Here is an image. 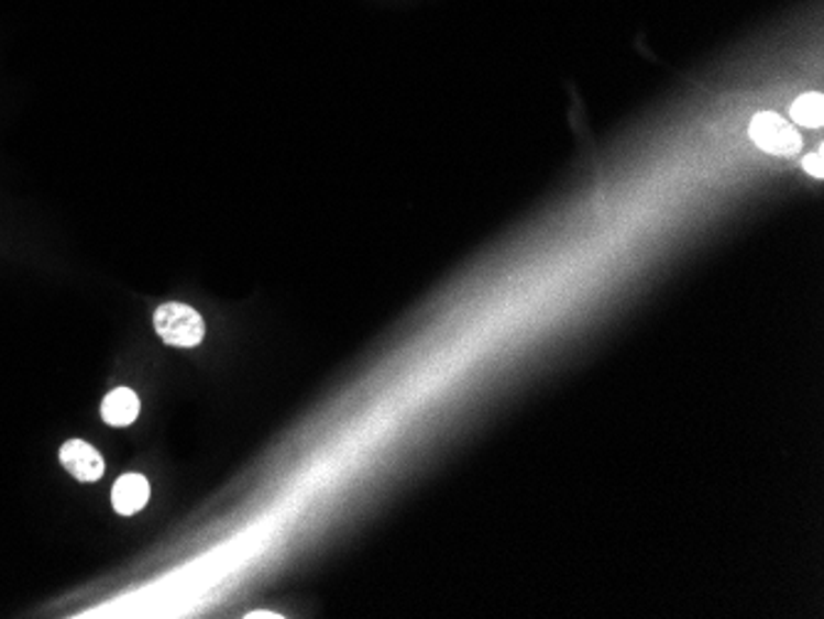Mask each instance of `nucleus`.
Returning a JSON list of instances; mask_svg holds the SVG:
<instances>
[{
  "instance_id": "nucleus-8",
  "label": "nucleus",
  "mask_w": 824,
  "mask_h": 619,
  "mask_svg": "<svg viewBox=\"0 0 824 619\" xmlns=\"http://www.w3.org/2000/svg\"><path fill=\"white\" fill-rule=\"evenodd\" d=\"M250 617H277V615H270V612H252Z\"/></svg>"
},
{
  "instance_id": "nucleus-1",
  "label": "nucleus",
  "mask_w": 824,
  "mask_h": 619,
  "mask_svg": "<svg viewBox=\"0 0 824 619\" xmlns=\"http://www.w3.org/2000/svg\"><path fill=\"white\" fill-rule=\"evenodd\" d=\"M154 327L158 336L164 339L168 346L178 349H196L198 343L206 339V321H202L196 309H190L188 303L171 301L158 307L154 313Z\"/></svg>"
},
{
  "instance_id": "nucleus-7",
  "label": "nucleus",
  "mask_w": 824,
  "mask_h": 619,
  "mask_svg": "<svg viewBox=\"0 0 824 619\" xmlns=\"http://www.w3.org/2000/svg\"><path fill=\"white\" fill-rule=\"evenodd\" d=\"M802 168H805L810 176L822 178V176H824V158H822V151H817V154H812V156H807L805 161H802Z\"/></svg>"
},
{
  "instance_id": "nucleus-3",
  "label": "nucleus",
  "mask_w": 824,
  "mask_h": 619,
  "mask_svg": "<svg viewBox=\"0 0 824 619\" xmlns=\"http://www.w3.org/2000/svg\"><path fill=\"white\" fill-rule=\"evenodd\" d=\"M59 462L79 482H99L105 476V460L95 446L83 440H69L59 450Z\"/></svg>"
},
{
  "instance_id": "nucleus-5",
  "label": "nucleus",
  "mask_w": 824,
  "mask_h": 619,
  "mask_svg": "<svg viewBox=\"0 0 824 619\" xmlns=\"http://www.w3.org/2000/svg\"><path fill=\"white\" fill-rule=\"evenodd\" d=\"M139 395L131 388L111 390L105 402H101V418H105V422L111 424V428H127V424L139 418Z\"/></svg>"
},
{
  "instance_id": "nucleus-6",
  "label": "nucleus",
  "mask_w": 824,
  "mask_h": 619,
  "mask_svg": "<svg viewBox=\"0 0 824 619\" xmlns=\"http://www.w3.org/2000/svg\"><path fill=\"white\" fill-rule=\"evenodd\" d=\"M790 117L795 124L820 129L824 119V99L820 91H807V95L798 97V101L790 109Z\"/></svg>"
},
{
  "instance_id": "nucleus-4",
  "label": "nucleus",
  "mask_w": 824,
  "mask_h": 619,
  "mask_svg": "<svg viewBox=\"0 0 824 619\" xmlns=\"http://www.w3.org/2000/svg\"><path fill=\"white\" fill-rule=\"evenodd\" d=\"M151 496V486L146 476L141 474H124L119 476L114 489H111V504L121 516H134L144 509Z\"/></svg>"
},
{
  "instance_id": "nucleus-2",
  "label": "nucleus",
  "mask_w": 824,
  "mask_h": 619,
  "mask_svg": "<svg viewBox=\"0 0 824 619\" xmlns=\"http://www.w3.org/2000/svg\"><path fill=\"white\" fill-rule=\"evenodd\" d=\"M748 134L760 151L772 156H795L802 146L798 129L776 111H760L752 117Z\"/></svg>"
}]
</instances>
